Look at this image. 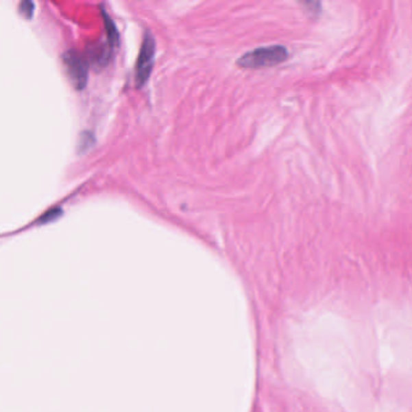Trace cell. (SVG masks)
I'll return each mask as SVG.
<instances>
[{"instance_id": "cell-1", "label": "cell", "mask_w": 412, "mask_h": 412, "mask_svg": "<svg viewBox=\"0 0 412 412\" xmlns=\"http://www.w3.org/2000/svg\"><path fill=\"white\" fill-rule=\"evenodd\" d=\"M288 49L283 45L261 46L245 52L239 57L237 64L245 69H260L277 66L287 61Z\"/></svg>"}, {"instance_id": "cell-8", "label": "cell", "mask_w": 412, "mask_h": 412, "mask_svg": "<svg viewBox=\"0 0 412 412\" xmlns=\"http://www.w3.org/2000/svg\"><path fill=\"white\" fill-rule=\"evenodd\" d=\"M302 4L307 8V10L313 12V14H317V12L321 11L322 4L319 1H305Z\"/></svg>"}, {"instance_id": "cell-3", "label": "cell", "mask_w": 412, "mask_h": 412, "mask_svg": "<svg viewBox=\"0 0 412 412\" xmlns=\"http://www.w3.org/2000/svg\"><path fill=\"white\" fill-rule=\"evenodd\" d=\"M63 64L66 66V74L71 79V84L77 90H82L86 86L88 80V60L86 55L77 50H66L63 56Z\"/></svg>"}, {"instance_id": "cell-4", "label": "cell", "mask_w": 412, "mask_h": 412, "mask_svg": "<svg viewBox=\"0 0 412 412\" xmlns=\"http://www.w3.org/2000/svg\"><path fill=\"white\" fill-rule=\"evenodd\" d=\"M86 57L88 63L97 68H103L108 64L110 60L109 46L102 41H95L87 46Z\"/></svg>"}, {"instance_id": "cell-5", "label": "cell", "mask_w": 412, "mask_h": 412, "mask_svg": "<svg viewBox=\"0 0 412 412\" xmlns=\"http://www.w3.org/2000/svg\"><path fill=\"white\" fill-rule=\"evenodd\" d=\"M103 20H104V26H106V33H107L108 44L110 46H115L119 44V32H117V25L114 21L110 19V16L102 9Z\"/></svg>"}, {"instance_id": "cell-2", "label": "cell", "mask_w": 412, "mask_h": 412, "mask_svg": "<svg viewBox=\"0 0 412 412\" xmlns=\"http://www.w3.org/2000/svg\"><path fill=\"white\" fill-rule=\"evenodd\" d=\"M155 52H156L155 38L150 32H145V34L143 36L142 45L138 53L136 71H134V82L139 88L148 82L149 77L153 71Z\"/></svg>"}, {"instance_id": "cell-6", "label": "cell", "mask_w": 412, "mask_h": 412, "mask_svg": "<svg viewBox=\"0 0 412 412\" xmlns=\"http://www.w3.org/2000/svg\"><path fill=\"white\" fill-rule=\"evenodd\" d=\"M62 215V208L60 207H55V208L47 210L45 213L41 215L40 219L36 220V223L38 224H47V223H51L53 220L58 219Z\"/></svg>"}, {"instance_id": "cell-7", "label": "cell", "mask_w": 412, "mask_h": 412, "mask_svg": "<svg viewBox=\"0 0 412 412\" xmlns=\"http://www.w3.org/2000/svg\"><path fill=\"white\" fill-rule=\"evenodd\" d=\"M19 9H20L21 14L29 20V19H32L33 14H34V3H32V1H23V3H21Z\"/></svg>"}]
</instances>
